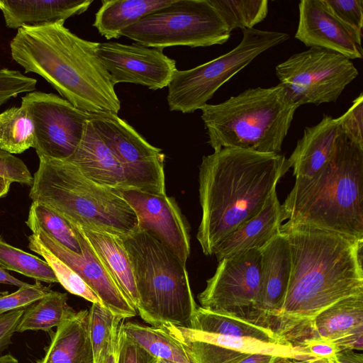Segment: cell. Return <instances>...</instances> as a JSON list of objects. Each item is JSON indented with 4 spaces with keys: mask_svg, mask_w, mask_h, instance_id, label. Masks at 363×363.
<instances>
[{
    "mask_svg": "<svg viewBox=\"0 0 363 363\" xmlns=\"http://www.w3.org/2000/svg\"><path fill=\"white\" fill-rule=\"evenodd\" d=\"M26 223L39 226L67 249L76 253L82 252L79 239L72 225L47 206L32 202Z\"/></svg>",
    "mask_w": 363,
    "mask_h": 363,
    "instance_id": "836d02e7",
    "label": "cell"
},
{
    "mask_svg": "<svg viewBox=\"0 0 363 363\" xmlns=\"http://www.w3.org/2000/svg\"><path fill=\"white\" fill-rule=\"evenodd\" d=\"M122 330L156 358L178 363H196L186 347L162 328L127 322L123 323Z\"/></svg>",
    "mask_w": 363,
    "mask_h": 363,
    "instance_id": "83f0119b",
    "label": "cell"
},
{
    "mask_svg": "<svg viewBox=\"0 0 363 363\" xmlns=\"http://www.w3.org/2000/svg\"><path fill=\"white\" fill-rule=\"evenodd\" d=\"M67 294L51 291L25 308L16 332L50 331L57 327L75 311L67 303Z\"/></svg>",
    "mask_w": 363,
    "mask_h": 363,
    "instance_id": "f546056e",
    "label": "cell"
},
{
    "mask_svg": "<svg viewBox=\"0 0 363 363\" xmlns=\"http://www.w3.org/2000/svg\"><path fill=\"white\" fill-rule=\"evenodd\" d=\"M280 230L289 242L291 274L269 327L281 343L300 347L321 312L363 293V242L308 227L281 225Z\"/></svg>",
    "mask_w": 363,
    "mask_h": 363,
    "instance_id": "6da1fadb",
    "label": "cell"
},
{
    "mask_svg": "<svg viewBox=\"0 0 363 363\" xmlns=\"http://www.w3.org/2000/svg\"><path fill=\"white\" fill-rule=\"evenodd\" d=\"M231 32L208 0H174L121 32L135 43L163 50L226 43Z\"/></svg>",
    "mask_w": 363,
    "mask_h": 363,
    "instance_id": "ba28073f",
    "label": "cell"
},
{
    "mask_svg": "<svg viewBox=\"0 0 363 363\" xmlns=\"http://www.w3.org/2000/svg\"><path fill=\"white\" fill-rule=\"evenodd\" d=\"M0 266L35 281L57 283V279L44 259L6 242L0 238Z\"/></svg>",
    "mask_w": 363,
    "mask_h": 363,
    "instance_id": "d6a6232c",
    "label": "cell"
},
{
    "mask_svg": "<svg viewBox=\"0 0 363 363\" xmlns=\"http://www.w3.org/2000/svg\"><path fill=\"white\" fill-rule=\"evenodd\" d=\"M32 122L21 106H13L0 113V149L12 155L33 147Z\"/></svg>",
    "mask_w": 363,
    "mask_h": 363,
    "instance_id": "4dcf8cb0",
    "label": "cell"
},
{
    "mask_svg": "<svg viewBox=\"0 0 363 363\" xmlns=\"http://www.w3.org/2000/svg\"><path fill=\"white\" fill-rule=\"evenodd\" d=\"M277 357L262 354H244L234 363H273Z\"/></svg>",
    "mask_w": 363,
    "mask_h": 363,
    "instance_id": "bcb514c9",
    "label": "cell"
},
{
    "mask_svg": "<svg viewBox=\"0 0 363 363\" xmlns=\"http://www.w3.org/2000/svg\"><path fill=\"white\" fill-rule=\"evenodd\" d=\"M120 326L114 335L109 347L105 354L101 358L98 363H117V351L118 343V333Z\"/></svg>",
    "mask_w": 363,
    "mask_h": 363,
    "instance_id": "7dc6e473",
    "label": "cell"
},
{
    "mask_svg": "<svg viewBox=\"0 0 363 363\" xmlns=\"http://www.w3.org/2000/svg\"><path fill=\"white\" fill-rule=\"evenodd\" d=\"M122 324L123 322L118 333L117 363H157L158 358L150 354L124 333Z\"/></svg>",
    "mask_w": 363,
    "mask_h": 363,
    "instance_id": "ab89813d",
    "label": "cell"
},
{
    "mask_svg": "<svg viewBox=\"0 0 363 363\" xmlns=\"http://www.w3.org/2000/svg\"><path fill=\"white\" fill-rule=\"evenodd\" d=\"M0 284H9L18 286V288L28 284L14 277L0 266Z\"/></svg>",
    "mask_w": 363,
    "mask_h": 363,
    "instance_id": "c3c4849f",
    "label": "cell"
},
{
    "mask_svg": "<svg viewBox=\"0 0 363 363\" xmlns=\"http://www.w3.org/2000/svg\"><path fill=\"white\" fill-rule=\"evenodd\" d=\"M25 309L0 314V352L11 344V338Z\"/></svg>",
    "mask_w": 363,
    "mask_h": 363,
    "instance_id": "7bdbcfd3",
    "label": "cell"
},
{
    "mask_svg": "<svg viewBox=\"0 0 363 363\" xmlns=\"http://www.w3.org/2000/svg\"><path fill=\"white\" fill-rule=\"evenodd\" d=\"M290 359L291 363H330L328 359L318 357H310L303 360Z\"/></svg>",
    "mask_w": 363,
    "mask_h": 363,
    "instance_id": "f907efd6",
    "label": "cell"
},
{
    "mask_svg": "<svg viewBox=\"0 0 363 363\" xmlns=\"http://www.w3.org/2000/svg\"><path fill=\"white\" fill-rule=\"evenodd\" d=\"M89 311V332L94 363L107 352L123 318L114 315L100 303H93Z\"/></svg>",
    "mask_w": 363,
    "mask_h": 363,
    "instance_id": "d590c367",
    "label": "cell"
},
{
    "mask_svg": "<svg viewBox=\"0 0 363 363\" xmlns=\"http://www.w3.org/2000/svg\"><path fill=\"white\" fill-rule=\"evenodd\" d=\"M284 220L282 206L276 190L257 215L217 245L213 255L219 262L250 250L259 249L280 232Z\"/></svg>",
    "mask_w": 363,
    "mask_h": 363,
    "instance_id": "ffe728a7",
    "label": "cell"
},
{
    "mask_svg": "<svg viewBox=\"0 0 363 363\" xmlns=\"http://www.w3.org/2000/svg\"><path fill=\"white\" fill-rule=\"evenodd\" d=\"M37 80L18 70L0 68V107L23 93L35 90Z\"/></svg>",
    "mask_w": 363,
    "mask_h": 363,
    "instance_id": "f35d334b",
    "label": "cell"
},
{
    "mask_svg": "<svg viewBox=\"0 0 363 363\" xmlns=\"http://www.w3.org/2000/svg\"><path fill=\"white\" fill-rule=\"evenodd\" d=\"M229 30L250 29L267 16V0H208Z\"/></svg>",
    "mask_w": 363,
    "mask_h": 363,
    "instance_id": "1f68e13d",
    "label": "cell"
},
{
    "mask_svg": "<svg viewBox=\"0 0 363 363\" xmlns=\"http://www.w3.org/2000/svg\"><path fill=\"white\" fill-rule=\"evenodd\" d=\"M157 363H158V362H157Z\"/></svg>",
    "mask_w": 363,
    "mask_h": 363,
    "instance_id": "6f0895ef",
    "label": "cell"
},
{
    "mask_svg": "<svg viewBox=\"0 0 363 363\" xmlns=\"http://www.w3.org/2000/svg\"><path fill=\"white\" fill-rule=\"evenodd\" d=\"M260 261L259 249L220 260L198 295L201 307L269 329L262 306Z\"/></svg>",
    "mask_w": 363,
    "mask_h": 363,
    "instance_id": "8fae6325",
    "label": "cell"
},
{
    "mask_svg": "<svg viewBox=\"0 0 363 363\" xmlns=\"http://www.w3.org/2000/svg\"><path fill=\"white\" fill-rule=\"evenodd\" d=\"M289 168L284 155L235 148L202 157L196 238L204 255H213L223 239L262 210Z\"/></svg>",
    "mask_w": 363,
    "mask_h": 363,
    "instance_id": "7a4b0ae2",
    "label": "cell"
},
{
    "mask_svg": "<svg viewBox=\"0 0 363 363\" xmlns=\"http://www.w3.org/2000/svg\"><path fill=\"white\" fill-rule=\"evenodd\" d=\"M121 238L133 270L140 318L153 327L190 328L197 306L186 264L138 227Z\"/></svg>",
    "mask_w": 363,
    "mask_h": 363,
    "instance_id": "52a82bcc",
    "label": "cell"
},
{
    "mask_svg": "<svg viewBox=\"0 0 363 363\" xmlns=\"http://www.w3.org/2000/svg\"><path fill=\"white\" fill-rule=\"evenodd\" d=\"M89 311H74L52 336L46 352L37 363H94L89 332Z\"/></svg>",
    "mask_w": 363,
    "mask_h": 363,
    "instance_id": "cb8c5ba5",
    "label": "cell"
},
{
    "mask_svg": "<svg viewBox=\"0 0 363 363\" xmlns=\"http://www.w3.org/2000/svg\"><path fill=\"white\" fill-rule=\"evenodd\" d=\"M70 224L81 245L79 254L63 246L39 226L33 224L27 226L43 245L84 280L99 298L103 306L123 319L135 316L136 309L113 280L79 228Z\"/></svg>",
    "mask_w": 363,
    "mask_h": 363,
    "instance_id": "9a60e30c",
    "label": "cell"
},
{
    "mask_svg": "<svg viewBox=\"0 0 363 363\" xmlns=\"http://www.w3.org/2000/svg\"><path fill=\"white\" fill-rule=\"evenodd\" d=\"M190 328L217 335L245 337L281 343L274 333L266 328L239 318L197 307Z\"/></svg>",
    "mask_w": 363,
    "mask_h": 363,
    "instance_id": "f1b7e54d",
    "label": "cell"
},
{
    "mask_svg": "<svg viewBox=\"0 0 363 363\" xmlns=\"http://www.w3.org/2000/svg\"><path fill=\"white\" fill-rule=\"evenodd\" d=\"M330 12L357 37L362 39V0H323Z\"/></svg>",
    "mask_w": 363,
    "mask_h": 363,
    "instance_id": "8d00e7d4",
    "label": "cell"
},
{
    "mask_svg": "<svg viewBox=\"0 0 363 363\" xmlns=\"http://www.w3.org/2000/svg\"><path fill=\"white\" fill-rule=\"evenodd\" d=\"M158 363H178V362L167 360V359H158Z\"/></svg>",
    "mask_w": 363,
    "mask_h": 363,
    "instance_id": "db71d44e",
    "label": "cell"
},
{
    "mask_svg": "<svg viewBox=\"0 0 363 363\" xmlns=\"http://www.w3.org/2000/svg\"><path fill=\"white\" fill-rule=\"evenodd\" d=\"M64 23L18 29L10 42L12 59L26 73L42 77L77 108L118 114L121 101L96 55L98 43L79 38Z\"/></svg>",
    "mask_w": 363,
    "mask_h": 363,
    "instance_id": "3957f363",
    "label": "cell"
},
{
    "mask_svg": "<svg viewBox=\"0 0 363 363\" xmlns=\"http://www.w3.org/2000/svg\"><path fill=\"white\" fill-rule=\"evenodd\" d=\"M275 71L279 84L298 107L336 102L359 74L351 60L320 48L292 55Z\"/></svg>",
    "mask_w": 363,
    "mask_h": 363,
    "instance_id": "30bf717a",
    "label": "cell"
},
{
    "mask_svg": "<svg viewBox=\"0 0 363 363\" xmlns=\"http://www.w3.org/2000/svg\"><path fill=\"white\" fill-rule=\"evenodd\" d=\"M313 337L332 342L340 352L362 351L363 293L345 298L321 312L315 319Z\"/></svg>",
    "mask_w": 363,
    "mask_h": 363,
    "instance_id": "ac0fdd59",
    "label": "cell"
},
{
    "mask_svg": "<svg viewBox=\"0 0 363 363\" xmlns=\"http://www.w3.org/2000/svg\"><path fill=\"white\" fill-rule=\"evenodd\" d=\"M259 250L262 306L269 326V318L281 302L290 278L291 259L286 235L280 230Z\"/></svg>",
    "mask_w": 363,
    "mask_h": 363,
    "instance_id": "7402d4cb",
    "label": "cell"
},
{
    "mask_svg": "<svg viewBox=\"0 0 363 363\" xmlns=\"http://www.w3.org/2000/svg\"><path fill=\"white\" fill-rule=\"evenodd\" d=\"M163 50L137 43H98L96 55L116 85L133 83L158 90L168 86L177 69Z\"/></svg>",
    "mask_w": 363,
    "mask_h": 363,
    "instance_id": "5bb4252c",
    "label": "cell"
},
{
    "mask_svg": "<svg viewBox=\"0 0 363 363\" xmlns=\"http://www.w3.org/2000/svg\"><path fill=\"white\" fill-rule=\"evenodd\" d=\"M0 177L11 182L30 186L33 177L20 158L0 149Z\"/></svg>",
    "mask_w": 363,
    "mask_h": 363,
    "instance_id": "60d3db41",
    "label": "cell"
},
{
    "mask_svg": "<svg viewBox=\"0 0 363 363\" xmlns=\"http://www.w3.org/2000/svg\"><path fill=\"white\" fill-rule=\"evenodd\" d=\"M305 45L331 50L350 60L362 59V39L328 9L323 0H302L294 36Z\"/></svg>",
    "mask_w": 363,
    "mask_h": 363,
    "instance_id": "e0dca14e",
    "label": "cell"
},
{
    "mask_svg": "<svg viewBox=\"0 0 363 363\" xmlns=\"http://www.w3.org/2000/svg\"><path fill=\"white\" fill-rule=\"evenodd\" d=\"M300 347L304 348L311 357L330 359L340 352L339 349L334 343L317 337L306 340Z\"/></svg>",
    "mask_w": 363,
    "mask_h": 363,
    "instance_id": "ee69618b",
    "label": "cell"
},
{
    "mask_svg": "<svg viewBox=\"0 0 363 363\" xmlns=\"http://www.w3.org/2000/svg\"><path fill=\"white\" fill-rule=\"evenodd\" d=\"M67 160L101 186L117 190L128 188L120 163L89 120L77 149Z\"/></svg>",
    "mask_w": 363,
    "mask_h": 363,
    "instance_id": "44dd1931",
    "label": "cell"
},
{
    "mask_svg": "<svg viewBox=\"0 0 363 363\" xmlns=\"http://www.w3.org/2000/svg\"><path fill=\"white\" fill-rule=\"evenodd\" d=\"M6 294H8V291H0V296L5 295Z\"/></svg>",
    "mask_w": 363,
    "mask_h": 363,
    "instance_id": "11a10c76",
    "label": "cell"
},
{
    "mask_svg": "<svg viewBox=\"0 0 363 363\" xmlns=\"http://www.w3.org/2000/svg\"><path fill=\"white\" fill-rule=\"evenodd\" d=\"M92 0H0L6 26L12 29L39 27L85 12Z\"/></svg>",
    "mask_w": 363,
    "mask_h": 363,
    "instance_id": "603a6c76",
    "label": "cell"
},
{
    "mask_svg": "<svg viewBox=\"0 0 363 363\" xmlns=\"http://www.w3.org/2000/svg\"><path fill=\"white\" fill-rule=\"evenodd\" d=\"M289 38L286 33L244 29L240 43L228 52L190 69H177L167 86L169 111L191 113L201 109L223 84L258 55Z\"/></svg>",
    "mask_w": 363,
    "mask_h": 363,
    "instance_id": "9c48e42d",
    "label": "cell"
},
{
    "mask_svg": "<svg viewBox=\"0 0 363 363\" xmlns=\"http://www.w3.org/2000/svg\"><path fill=\"white\" fill-rule=\"evenodd\" d=\"M29 197L82 228L118 235L138 227L135 212L116 189L86 177L67 160L40 158Z\"/></svg>",
    "mask_w": 363,
    "mask_h": 363,
    "instance_id": "8992f818",
    "label": "cell"
},
{
    "mask_svg": "<svg viewBox=\"0 0 363 363\" xmlns=\"http://www.w3.org/2000/svg\"><path fill=\"white\" fill-rule=\"evenodd\" d=\"M21 106L32 122L33 147L39 159L68 160L82 139L89 113L53 93L37 91L22 96Z\"/></svg>",
    "mask_w": 363,
    "mask_h": 363,
    "instance_id": "4fadbf2b",
    "label": "cell"
},
{
    "mask_svg": "<svg viewBox=\"0 0 363 363\" xmlns=\"http://www.w3.org/2000/svg\"><path fill=\"white\" fill-rule=\"evenodd\" d=\"M284 226L319 229L363 242V145L343 132L330 160L296 178L281 204Z\"/></svg>",
    "mask_w": 363,
    "mask_h": 363,
    "instance_id": "277c9868",
    "label": "cell"
},
{
    "mask_svg": "<svg viewBox=\"0 0 363 363\" xmlns=\"http://www.w3.org/2000/svg\"><path fill=\"white\" fill-rule=\"evenodd\" d=\"M174 0H103L93 26L107 40L118 38L121 32L143 16L170 5Z\"/></svg>",
    "mask_w": 363,
    "mask_h": 363,
    "instance_id": "4316f807",
    "label": "cell"
},
{
    "mask_svg": "<svg viewBox=\"0 0 363 363\" xmlns=\"http://www.w3.org/2000/svg\"><path fill=\"white\" fill-rule=\"evenodd\" d=\"M52 290L35 281L33 284H28L15 292L0 296V314L9 311L25 309L38 300L42 298Z\"/></svg>",
    "mask_w": 363,
    "mask_h": 363,
    "instance_id": "74e56055",
    "label": "cell"
},
{
    "mask_svg": "<svg viewBox=\"0 0 363 363\" xmlns=\"http://www.w3.org/2000/svg\"><path fill=\"white\" fill-rule=\"evenodd\" d=\"M79 228L118 287L136 309L138 298L133 270L121 236L104 230Z\"/></svg>",
    "mask_w": 363,
    "mask_h": 363,
    "instance_id": "484cf974",
    "label": "cell"
},
{
    "mask_svg": "<svg viewBox=\"0 0 363 363\" xmlns=\"http://www.w3.org/2000/svg\"><path fill=\"white\" fill-rule=\"evenodd\" d=\"M0 363H19V362L11 354H7L0 357Z\"/></svg>",
    "mask_w": 363,
    "mask_h": 363,
    "instance_id": "816d5d0a",
    "label": "cell"
},
{
    "mask_svg": "<svg viewBox=\"0 0 363 363\" xmlns=\"http://www.w3.org/2000/svg\"><path fill=\"white\" fill-rule=\"evenodd\" d=\"M117 190V189H116ZM136 213L138 228L158 240L186 264L190 255V237L175 200L133 188L117 190Z\"/></svg>",
    "mask_w": 363,
    "mask_h": 363,
    "instance_id": "2e32d148",
    "label": "cell"
},
{
    "mask_svg": "<svg viewBox=\"0 0 363 363\" xmlns=\"http://www.w3.org/2000/svg\"><path fill=\"white\" fill-rule=\"evenodd\" d=\"M290 363H291V359H290Z\"/></svg>",
    "mask_w": 363,
    "mask_h": 363,
    "instance_id": "9f6ffc18",
    "label": "cell"
},
{
    "mask_svg": "<svg viewBox=\"0 0 363 363\" xmlns=\"http://www.w3.org/2000/svg\"><path fill=\"white\" fill-rule=\"evenodd\" d=\"M363 95L362 93L352 101V106L340 116L343 132L350 139L363 145Z\"/></svg>",
    "mask_w": 363,
    "mask_h": 363,
    "instance_id": "b9f144b4",
    "label": "cell"
},
{
    "mask_svg": "<svg viewBox=\"0 0 363 363\" xmlns=\"http://www.w3.org/2000/svg\"><path fill=\"white\" fill-rule=\"evenodd\" d=\"M29 249L44 258L53 270L58 282L69 293L102 305L101 300L84 280L69 266L43 245L32 233L28 237ZM103 306V305H102Z\"/></svg>",
    "mask_w": 363,
    "mask_h": 363,
    "instance_id": "e575fe53",
    "label": "cell"
},
{
    "mask_svg": "<svg viewBox=\"0 0 363 363\" xmlns=\"http://www.w3.org/2000/svg\"><path fill=\"white\" fill-rule=\"evenodd\" d=\"M329 361L330 363H363V354L354 350H344L337 353Z\"/></svg>",
    "mask_w": 363,
    "mask_h": 363,
    "instance_id": "f6af8a7d",
    "label": "cell"
},
{
    "mask_svg": "<svg viewBox=\"0 0 363 363\" xmlns=\"http://www.w3.org/2000/svg\"><path fill=\"white\" fill-rule=\"evenodd\" d=\"M11 183L12 182L11 181L0 177V199L6 196L9 191Z\"/></svg>",
    "mask_w": 363,
    "mask_h": 363,
    "instance_id": "681fc988",
    "label": "cell"
},
{
    "mask_svg": "<svg viewBox=\"0 0 363 363\" xmlns=\"http://www.w3.org/2000/svg\"><path fill=\"white\" fill-rule=\"evenodd\" d=\"M341 133L340 117L329 115H324L318 124L306 127L287 159L294 176L310 178L320 169L333 155Z\"/></svg>",
    "mask_w": 363,
    "mask_h": 363,
    "instance_id": "d6986e66",
    "label": "cell"
},
{
    "mask_svg": "<svg viewBox=\"0 0 363 363\" xmlns=\"http://www.w3.org/2000/svg\"><path fill=\"white\" fill-rule=\"evenodd\" d=\"M89 121L120 163L128 188L166 194L161 149L150 144L117 114L89 113Z\"/></svg>",
    "mask_w": 363,
    "mask_h": 363,
    "instance_id": "7c38bea8",
    "label": "cell"
},
{
    "mask_svg": "<svg viewBox=\"0 0 363 363\" xmlns=\"http://www.w3.org/2000/svg\"><path fill=\"white\" fill-rule=\"evenodd\" d=\"M273 363H290V359L278 357Z\"/></svg>",
    "mask_w": 363,
    "mask_h": 363,
    "instance_id": "f5cc1de1",
    "label": "cell"
},
{
    "mask_svg": "<svg viewBox=\"0 0 363 363\" xmlns=\"http://www.w3.org/2000/svg\"><path fill=\"white\" fill-rule=\"evenodd\" d=\"M298 107L284 88H250L218 104L201 108L208 143L216 150L235 148L279 154Z\"/></svg>",
    "mask_w": 363,
    "mask_h": 363,
    "instance_id": "5b68a950",
    "label": "cell"
},
{
    "mask_svg": "<svg viewBox=\"0 0 363 363\" xmlns=\"http://www.w3.org/2000/svg\"><path fill=\"white\" fill-rule=\"evenodd\" d=\"M179 341H198L246 354H262L296 360L310 358L301 347L260 340L252 337L221 335L190 328L165 324L161 327Z\"/></svg>",
    "mask_w": 363,
    "mask_h": 363,
    "instance_id": "d4e9b609",
    "label": "cell"
}]
</instances>
